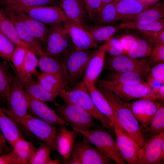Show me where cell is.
Segmentation results:
<instances>
[{
  "label": "cell",
  "mask_w": 164,
  "mask_h": 164,
  "mask_svg": "<svg viewBox=\"0 0 164 164\" xmlns=\"http://www.w3.org/2000/svg\"><path fill=\"white\" fill-rule=\"evenodd\" d=\"M164 15V3H158L149 7L128 21L147 24L162 19Z\"/></svg>",
  "instance_id": "obj_29"
},
{
  "label": "cell",
  "mask_w": 164,
  "mask_h": 164,
  "mask_svg": "<svg viewBox=\"0 0 164 164\" xmlns=\"http://www.w3.org/2000/svg\"><path fill=\"white\" fill-rule=\"evenodd\" d=\"M16 46L0 30V57L1 58L5 61L11 62Z\"/></svg>",
  "instance_id": "obj_42"
},
{
  "label": "cell",
  "mask_w": 164,
  "mask_h": 164,
  "mask_svg": "<svg viewBox=\"0 0 164 164\" xmlns=\"http://www.w3.org/2000/svg\"><path fill=\"white\" fill-rule=\"evenodd\" d=\"M125 50V53L136 39L130 35L124 36L120 38Z\"/></svg>",
  "instance_id": "obj_50"
},
{
  "label": "cell",
  "mask_w": 164,
  "mask_h": 164,
  "mask_svg": "<svg viewBox=\"0 0 164 164\" xmlns=\"http://www.w3.org/2000/svg\"><path fill=\"white\" fill-rule=\"evenodd\" d=\"M83 80L87 87L93 101L98 110L109 119L112 126L117 125L122 128L116 118L115 112L106 97L96 87L95 84L91 83L85 80Z\"/></svg>",
  "instance_id": "obj_19"
},
{
  "label": "cell",
  "mask_w": 164,
  "mask_h": 164,
  "mask_svg": "<svg viewBox=\"0 0 164 164\" xmlns=\"http://www.w3.org/2000/svg\"><path fill=\"white\" fill-rule=\"evenodd\" d=\"M106 48L105 42L94 50L88 63L83 80L95 84L104 66Z\"/></svg>",
  "instance_id": "obj_23"
},
{
  "label": "cell",
  "mask_w": 164,
  "mask_h": 164,
  "mask_svg": "<svg viewBox=\"0 0 164 164\" xmlns=\"http://www.w3.org/2000/svg\"><path fill=\"white\" fill-rule=\"evenodd\" d=\"M6 140L2 135L0 136V155L5 152H8L9 150L6 144Z\"/></svg>",
  "instance_id": "obj_52"
},
{
  "label": "cell",
  "mask_w": 164,
  "mask_h": 164,
  "mask_svg": "<svg viewBox=\"0 0 164 164\" xmlns=\"http://www.w3.org/2000/svg\"><path fill=\"white\" fill-rule=\"evenodd\" d=\"M147 60L150 64L164 61V45L153 47Z\"/></svg>",
  "instance_id": "obj_46"
},
{
  "label": "cell",
  "mask_w": 164,
  "mask_h": 164,
  "mask_svg": "<svg viewBox=\"0 0 164 164\" xmlns=\"http://www.w3.org/2000/svg\"><path fill=\"white\" fill-rule=\"evenodd\" d=\"M153 47L164 45V29L157 32L140 31Z\"/></svg>",
  "instance_id": "obj_45"
},
{
  "label": "cell",
  "mask_w": 164,
  "mask_h": 164,
  "mask_svg": "<svg viewBox=\"0 0 164 164\" xmlns=\"http://www.w3.org/2000/svg\"><path fill=\"white\" fill-rule=\"evenodd\" d=\"M154 3L138 0H119L116 5L118 20L128 21Z\"/></svg>",
  "instance_id": "obj_22"
},
{
  "label": "cell",
  "mask_w": 164,
  "mask_h": 164,
  "mask_svg": "<svg viewBox=\"0 0 164 164\" xmlns=\"http://www.w3.org/2000/svg\"><path fill=\"white\" fill-rule=\"evenodd\" d=\"M147 83L153 92L159 88L164 83L158 80L152 78H147Z\"/></svg>",
  "instance_id": "obj_51"
},
{
  "label": "cell",
  "mask_w": 164,
  "mask_h": 164,
  "mask_svg": "<svg viewBox=\"0 0 164 164\" xmlns=\"http://www.w3.org/2000/svg\"><path fill=\"white\" fill-rule=\"evenodd\" d=\"M59 96L65 102L76 105L83 109L99 121L111 134L114 133L113 127L109 119L98 110L94 104L83 80L70 91L63 89Z\"/></svg>",
  "instance_id": "obj_2"
},
{
  "label": "cell",
  "mask_w": 164,
  "mask_h": 164,
  "mask_svg": "<svg viewBox=\"0 0 164 164\" xmlns=\"http://www.w3.org/2000/svg\"><path fill=\"white\" fill-rule=\"evenodd\" d=\"M58 115L70 126L82 130L101 127L88 112L76 105L65 102L55 110Z\"/></svg>",
  "instance_id": "obj_7"
},
{
  "label": "cell",
  "mask_w": 164,
  "mask_h": 164,
  "mask_svg": "<svg viewBox=\"0 0 164 164\" xmlns=\"http://www.w3.org/2000/svg\"><path fill=\"white\" fill-rule=\"evenodd\" d=\"M116 142L122 159L129 164H138L141 148L134 140L117 125H113Z\"/></svg>",
  "instance_id": "obj_14"
},
{
  "label": "cell",
  "mask_w": 164,
  "mask_h": 164,
  "mask_svg": "<svg viewBox=\"0 0 164 164\" xmlns=\"http://www.w3.org/2000/svg\"><path fill=\"white\" fill-rule=\"evenodd\" d=\"M119 0H118V1ZM138 0L145 1V2H152L155 3L159 0Z\"/></svg>",
  "instance_id": "obj_55"
},
{
  "label": "cell",
  "mask_w": 164,
  "mask_h": 164,
  "mask_svg": "<svg viewBox=\"0 0 164 164\" xmlns=\"http://www.w3.org/2000/svg\"><path fill=\"white\" fill-rule=\"evenodd\" d=\"M52 150L49 146L43 142L37 148L29 162L31 164H57L59 161L50 157Z\"/></svg>",
  "instance_id": "obj_35"
},
{
  "label": "cell",
  "mask_w": 164,
  "mask_h": 164,
  "mask_svg": "<svg viewBox=\"0 0 164 164\" xmlns=\"http://www.w3.org/2000/svg\"><path fill=\"white\" fill-rule=\"evenodd\" d=\"M0 30L16 46L31 51L37 55L36 51L33 48L20 39L12 22L0 10Z\"/></svg>",
  "instance_id": "obj_28"
},
{
  "label": "cell",
  "mask_w": 164,
  "mask_h": 164,
  "mask_svg": "<svg viewBox=\"0 0 164 164\" xmlns=\"http://www.w3.org/2000/svg\"><path fill=\"white\" fill-rule=\"evenodd\" d=\"M152 47L145 39H136L125 53L134 58L145 59L150 56Z\"/></svg>",
  "instance_id": "obj_32"
},
{
  "label": "cell",
  "mask_w": 164,
  "mask_h": 164,
  "mask_svg": "<svg viewBox=\"0 0 164 164\" xmlns=\"http://www.w3.org/2000/svg\"><path fill=\"white\" fill-rule=\"evenodd\" d=\"M15 121L38 139L47 144L52 151H56V142L59 129L28 113L24 118Z\"/></svg>",
  "instance_id": "obj_5"
},
{
  "label": "cell",
  "mask_w": 164,
  "mask_h": 164,
  "mask_svg": "<svg viewBox=\"0 0 164 164\" xmlns=\"http://www.w3.org/2000/svg\"><path fill=\"white\" fill-rule=\"evenodd\" d=\"M62 23L75 49L89 50L98 47V44L84 28L70 20L63 22Z\"/></svg>",
  "instance_id": "obj_16"
},
{
  "label": "cell",
  "mask_w": 164,
  "mask_h": 164,
  "mask_svg": "<svg viewBox=\"0 0 164 164\" xmlns=\"http://www.w3.org/2000/svg\"><path fill=\"white\" fill-rule=\"evenodd\" d=\"M113 0H101V5L98 12L100 11L105 5Z\"/></svg>",
  "instance_id": "obj_54"
},
{
  "label": "cell",
  "mask_w": 164,
  "mask_h": 164,
  "mask_svg": "<svg viewBox=\"0 0 164 164\" xmlns=\"http://www.w3.org/2000/svg\"><path fill=\"white\" fill-rule=\"evenodd\" d=\"M99 83L113 91L121 99L127 102L141 98L156 100L153 91L147 82L127 84L110 80H100Z\"/></svg>",
  "instance_id": "obj_6"
},
{
  "label": "cell",
  "mask_w": 164,
  "mask_h": 164,
  "mask_svg": "<svg viewBox=\"0 0 164 164\" xmlns=\"http://www.w3.org/2000/svg\"><path fill=\"white\" fill-rule=\"evenodd\" d=\"M72 129L86 138L90 143L118 164H125L116 142L111 134L101 127L82 130L73 126Z\"/></svg>",
  "instance_id": "obj_3"
},
{
  "label": "cell",
  "mask_w": 164,
  "mask_h": 164,
  "mask_svg": "<svg viewBox=\"0 0 164 164\" xmlns=\"http://www.w3.org/2000/svg\"><path fill=\"white\" fill-rule=\"evenodd\" d=\"M56 142V151L65 159L71 156L75 140L78 134L73 129L70 130L66 126H60Z\"/></svg>",
  "instance_id": "obj_26"
},
{
  "label": "cell",
  "mask_w": 164,
  "mask_h": 164,
  "mask_svg": "<svg viewBox=\"0 0 164 164\" xmlns=\"http://www.w3.org/2000/svg\"><path fill=\"white\" fill-rule=\"evenodd\" d=\"M11 147L13 152L26 164H29L37 149L32 143L26 140L24 138L17 140Z\"/></svg>",
  "instance_id": "obj_31"
},
{
  "label": "cell",
  "mask_w": 164,
  "mask_h": 164,
  "mask_svg": "<svg viewBox=\"0 0 164 164\" xmlns=\"http://www.w3.org/2000/svg\"><path fill=\"white\" fill-rule=\"evenodd\" d=\"M127 103L143 131L149 126L158 109L164 104L147 98H141Z\"/></svg>",
  "instance_id": "obj_13"
},
{
  "label": "cell",
  "mask_w": 164,
  "mask_h": 164,
  "mask_svg": "<svg viewBox=\"0 0 164 164\" xmlns=\"http://www.w3.org/2000/svg\"><path fill=\"white\" fill-rule=\"evenodd\" d=\"M26 50L20 46H16L11 61L15 69V75L23 87L32 79L27 75L25 68L24 58Z\"/></svg>",
  "instance_id": "obj_30"
},
{
  "label": "cell",
  "mask_w": 164,
  "mask_h": 164,
  "mask_svg": "<svg viewBox=\"0 0 164 164\" xmlns=\"http://www.w3.org/2000/svg\"><path fill=\"white\" fill-rule=\"evenodd\" d=\"M38 63L39 60L36 55L31 51L26 50L24 58V64L26 73L29 77L32 78V75L33 74L37 76L39 74L36 70Z\"/></svg>",
  "instance_id": "obj_43"
},
{
  "label": "cell",
  "mask_w": 164,
  "mask_h": 164,
  "mask_svg": "<svg viewBox=\"0 0 164 164\" xmlns=\"http://www.w3.org/2000/svg\"><path fill=\"white\" fill-rule=\"evenodd\" d=\"M5 6L13 10L22 11L31 17L50 26L70 20L62 10L56 5L33 7Z\"/></svg>",
  "instance_id": "obj_10"
},
{
  "label": "cell",
  "mask_w": 164,
  "mask_h": 164,
  "mask_svg": "<svg viewBox=\"0 0 164 164\" xmlns=\"http://www.w3.org/2000/svg\"><path fill=\"white\" fill-rule=\"evenodd\" d=\"M58 4L70 20L85 28L88 16L81 0H60Z\"/></svg>",
  "instance_id": "obj_21"
},
{
  "label": "cell",
  "mask_w": 164,
  "mask_h": 164,
  "mask_svg": "<svg viewBox=\"0 0 164 164\" xmlns=\"http://www.w3.org/2000/svg\"><path fill=\"white\" fill-rule=\"evenodd\" d=\"M12 10L26 25L35 37L46 47L49 28L22 11Z\"/></svg>",
  "instance_id": "obj_24"
},
{
  "label": "cell",
  "mask_w": 164,
  "mask_h": 164,
  "mask_svg": "<svg viewBox=\"0 0 164 164\" xmlns=\"http://www.w3.org/2000/svg\"><path fill=\"white\" fill-rule=\"evenodd\" d=\"M6 61H0V100L6 101L12 73Z\"/></svg>",
  "instance_id": "obj_38"
},
{
  "label": "cell",
  "mask_w": 164,
  "mask_h": 164,
  "mask_svg": "<svg viewBox=\"0 0 164 164\" xmlns=\"http://www.w3.org/2000/svg\"><path fill=\"white\" fill-rule=\"evenodd\" d=\"M147 78L155 79L164 83V62L155 63V65L150 68Z\"/></svg>",
  "instance_id": "obj_48"
},
{
  "label": "cell",
  "mask_w": 164,
  "mask_h": 164,
  "mask_svg": "<svg viewBox=\"0 0 164 164\" xmlns=\"http://www.w3.org/2000/svg\"><path fill=\"white\" fill-rule=\"evenodd\" d=\"M118 1L113 0L105 5L97 13V21L100 25H107L118 21L116 5Z\"/></svg>",
  "instance_id": "obj_34"
},
{
  "label": "cell",
  "mask_w": 164,
  "mask_h": 164,
  "mask_svg": "<svg viewBox=\"0 0 164 164\" xmlns=\"http://www.w3.org/2000/svg\"><path fill=\"white\" fill-rule=\"evenodd\" d=\"M8 109L3 110L14 121L21 119L28 114V102L24 88L15 75L12 73L6 100Z\"/></svg>",
  "instance_id": "obj_4"
},
{
  "label": "cell",
  "mask_w": 164,
  "mask_h": 164,
  "mask_svg": "<svg viewBox=\"0 0 164 164\" xmlns=\"http://www.w3.org/2000/svg\"><path fill=\"white\" fill-rule=\"evenodd\" d=\"M37 77L38 82L46 90L50 92L59 94L65 86L53 76L44 73H39Z\"/></svg>",
  "instance_id": "obj_39"
},
{
  "label": "cell",
  "mask_w": 164,
  "mask_h": 164,
  "mask_svg": "<svg viewBox=\"0 0 164 164\" xmlns=\"http://www.w3.org/2000/svg\"><path fill=\"white\" fill-rule=\"evenodd\" d=\"M85 6L89 19H93L98 11L101 0H81Z\"/></svg>",
  "instance_id": "obj_47"
},
{
  "label": "cell",
  "mask_w": 164,
  "mask_h": 164,
  "mask_svg": "<svg viewBox=\"0 0 164 164\" xmlns=\"http://www.w3.org/2000/svg\"><path fill=\"white\" fill-rule=\"evenodd\" d=\"M72 43L62 22L51 26L47 39L46 54L62 59L74 48H72Z\"/></svg>",
  "instance_id": "obj_8"
},
{
  "label": "cell",
  "mask_w": 164,
  "mask_h": 164,
  "mask_svg": "<svg viewBox=\"0 0 164 164\" xmlns=\"http://www.w3.org/2000/svg\"><path fill=\"white\" fill-rule=\"evenodd\" d=\"M119 26L121 29L127 28L140 31L157 32L164 29V20L162 19L147 24H141L130 21H125Z\"/></svg>",
  "instance_id": "obj_37"
},
{
  "label": "cell",
  "mask_w": 164,
  "mask_h": 164,
  "mask_svg": "<svg viewBox=\"0 0 164 164\" xmlns=\"http://www.w3.org/2000/svg\"><path fill=\"white\" fill-rule=\"evenodd\" d=\"M94 51L74 47L63 59L69 82H74L82 76Z\"/></svg>",
  "instance_id": "obj_11"
},
{
  "label": "cell",
  "mask_w": 164,
  "mask_h": 164,
  "mask_svg": "<svg viewBox=\"0 0 164 164\" xmlns=\"http://www.w3.org/2000/svg\"><path fill=\"white\" fill-rule=\"evenodd\" d=\"M26 95L29 114L43 120L54 126L69 125L58 115L55 110L49 106L46 102L34 99L27 94Z\"/></svg>",
  "instance_id": "obj_15"
},
{
  "label": "cell",
  "mask_w": 164,
  "mask_h": 164,
  "mask_svg": "<svg viewBox=\"0 0 164 164\" xmlns=\"http://www.w3.org/2000/svg\"><path fill=\"white\" fill-rule=\"evenodd\" d=\"M99 90L111 104L117 120L123 130L141 148L145 141V135L139 123L128 104L112 91L99 84Z\"/></svg>",
  "instance_id": "obj_1"
},
{
  "label": "cell",
  "mask_w": 164,
  "mask_h": 164,
  "mask_svg": "<svg viewBox=\"0 0 164 164\" xmlns=\"http://www.w3.org/2000/svg\"><path fill=\"white\" fill-rule=\"evenodd\" d=\"M42 73L57 79L65 87L69 82L63 59L45 54L40 56L38 65Z\"/></svg>",
  "instance_id": "obj_20"
},
{
  "label": "cell",
  "mask_w": 164,
  "mask_h": 164,
  "mask_svg": "<svg viewBox=\"0 0 164 164\" xmlns=\"http://www.w3.org/2000/svg\"><path fill=\"white\" fill-rule=\"evenodd\" d=\"M120 29L119 25L114 26L106 25L94 26L87 30L94 41L98 44L108 40Z\"/></svg>",
  "instance_id": "obj_33"
},
{
  "label": "cell",
  "mask_w": 164,
  "mask_h": 164,
  "mask_svg": "<svg viewBox=\"0 0 164 164\" xmlns=\"http://www.w3.org/2000/svg\"><path fill=\"white\" fill-rule=\"evenodd\" d=\"M0 129L2 134L11 147L17 140L24 138L18 124L3 110L0 106Z\"/></svg>",
  "instance_id": "obj_25"
},
{
  "label": "cell",
  "mask_w": 164,
  "mask_h": 164,
  "mask_svg": "<svg viewBox=\"0 0 164 164\" xmlns=\"http://www.w3.org/2000/svg\"><path fill=\"white\" fill-rule=\"evenodd\" d=\"M105 42L106 53L111 56L125 53V49L120 39L112 37Z\"/></svg>",
  "instance_id": "obj_44"
},
{
  "label": "cell",
  "mask_w": 164,
  "mask_h": 164,
  "mask_svg": "<svg viewBox=\"0 0 164 164\" xmlns=\"http://www.w3.org/2000/svg\"><path fill=\"white\" fill-rule=\"evenodd\" d=\"M164 131L146 140L141 148L138 164H158L161 160V149Z\"/></svg>",
  "instance_id": "obj_18"
},
{
  "label": "cell",
  "mask_w": 164,
  "mask_h": 164,
  "mask_svg": "<svg viewBox=\"0 0 164 164\" xmlns=\"http://www.w3.org/2000/svg\"><path fill=\"white\" fill-rule=\"evenodd\" d=\"M60 0H0L2 5H16L26 7L56 5Z\"/></svg>",
  "instance_id": "obj_41"
},
{
  "label": "cell",
  "mask_w": 164,
  "mask_h": 164,
  "mask_svg": "<svg viewBox=\"0 0 164 164\" xmlns=\"http://www.w3.org/2000/svg\"><path fill=\"white\" fill-rule=\"evenodd\" d=\"M154 92L156 99H159L163 101L164 100V84L154 91Z\"/></svg>",
  "instance_id": "obj_53"
},
{
  "label": "cell",
  "mask_w": 164,
  "mask_h": 164,
  "mask_svg": "<svg viewBox=\"0 0 164 164\" xmlns=\"http://www.w3.org/2000/svg\"><path fill=\"white\" fill-rule=\"evenodd\" d=\"M0 164H26L12 150L0 155Z\"/></svg>",
  "instance_id": "obj_49"
},
{
  "label": "cell",
  "mask_w": 164,
  "mask_h": 164,
  "mask_svg": "<svg viewBox=\"0 0 164 164\" xmlns=\"http://www.w3.org/2000/svg\"><path fill=\"white\" fill-rule=\"evenodd\" d=\"M26 93L30 97L40 101L54 104L57 106L56 101L59 94L49 92L44 89L38 81L31 80L23 86Z\"/></svg>",
  "instance_id": "obj_27"
},
{
  "label": "cell",
  "mask_w": 164,
  "mask_h": 164,
  "mask_svg": "<svg viewBox=\"0 0 164 164\" xmlns=\"http://www.w3.org/2000/svg\"><path fill=\"white\" fill-rule=\"evenodd\" d=\"M2 135V134L0 133V136Z\"/></svg>",
  "instance_id": "obj_56"
},
{
  "label": "cell",
  "mask_w": 164,
  "mask_h": 164,
  "mask_svg": "<svg viewBox=\"0 0 164 164\" xmlns=\"http://www.w3.org/2000/svg\"><path fill=\"white\" fill-rule=\"evenodd\" d=\"M110 80L127 84H133L144 82L145 78L134 72H117L112 74Z\"/></svg>",
  "instance_id": "obj_40"
},
{
  "label": "cell",
  "mask_w": 164,
  "mask_h": 164,
  "mask_svg": "<svg viewBox=\"0 0 164 164\" xmlns=\"http://www.w3.org/2000/svg\"><path fill=\"white\" fill-rule=\"evenodd\" d=\"M105 68L117 72H134L144 78L149 73L150 64L145 59H138L126 53L111 56L106 60Z\"/></svg>",
  "instance_id": "obj_9"
},
{
  "label": "cell",
  "mask_w": 164,
  "mask_h": 164,
  "mask_svg": "<svg viewBox=\"0 0 164 164\" xmlns=\"http://www.w3.org/2000/svg\"><path fill=\"white\" fill-rule=\"evenodd\" d=\"M163 131H164V104L158 109L149 126L143 131L145 136L146 135L148 138Z\"/></svg>",
  "instance_id": "obj_36"
},
{
  "label": "cell",
  "mask_w": 164,
  "mask_h": 164,
  "mask_svg": "<svg viewBox=\"0 0 164 164\" xmlns=\"http://www.w3.org/2000/svg\"><path fill=\"white\" fill-rule=\"evenodd\" d=\"M71 155L80 164H109L113 160L96 147L90 145L85 138L75 142Z\"/></svg>",
  "instance_id": "obj_12"
},
{
  "label": "cell",
  "mask_w": 164,
  "mask_h": 164,
  "mask_svg": "<svg viewBox=\"0 0 164 164\" xmlns=\"http://www.w3.org/2000/svg\"><path fill=\"white\" fill-rule=\"evenodd\" d=\"M1 10L9 18L13 24L20 39L30 46L36 51V55L40 56L46 54L40 43L35 37L29 29L22 21L8 7L3 5Z\"/></svg>",
  "instance_id": "obj_17"
}]
</instances>
